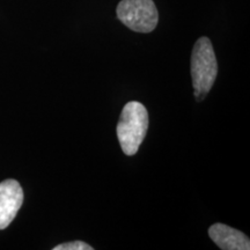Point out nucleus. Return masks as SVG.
<instances>
[{"label": "nucleus", "instance_id": "nucleus-1", "mask_svg": "<svg viewBox=\"0 0 250 250\" xmlns=\"http://www.w3.org/2000/svg\"><path fill=\"white\" fill-rule=\"evenodd\" d=\"M148 129V114L140 102L131 101L124 105L117 124V138L126 155H134L145 139Z\"/></svg>", "mask_w": 250, "mask_h": 250}, {"label": "nucleus", "instance_id": "nucleus-2", "mask_svg": "<svg viewBox=\"0 0 250 250\" xmlns=\"http://www.w3.org/2000/svg\"><path fill=\"white\" fill-rule=\"evenodd\" d=\"M218 76V62L210 39L197 40L191 55V77L197 101H202L210 92Z\"/></svg>", "mask_w": 250, "mask_h": 250}, {"label": "nucleus", "instance_id": "nucleus-3", "mask_svg": "<svg viewBox=\"0 0 250 250\" xmlns=\"http://www.w3.org/2000/svg\"><path fill=\"white\" fill-rule=\"evenodd\" d=\"M123 24L137 33H151L159 21V13L153 0H122L116 9Z\"/></svg>", "mask_w": 250, "mask_h": 250}, {"label": "nucleus", "instance_id": "nucleus-4", "mask_svg": "<svg viewBox=\"0 0 250 250\" xmlns=\"http://www.w3.org/2000/svg\"><path fill=\"white\" fill-rule=\"evenodd\" d=\"M23 203V190L15 180L0 183V229H5L17 217Z\"/></svg>", "mask_w": 250, "mask_h": 250}, {"label": "nucleus", "instance_id": "nucleus-5", "mask_svg": "<svg viewBox=\"0 0 250 250\" xmlns=\"http://www.w3.org/2000/svg\"><path fill=\"white\" fill-rule=\"evenodd\" d=\"M208 235L215 245L224 250H249L250 240L245 233L224 224H214L208 229Z\"/></svg>", "mask_w": 250, "mask_h": 250}, {"label": "nucleus", "instance_id": "nucleus-6", "mask_svg": "<svg viewBox=\"0 0 250 250\" xmlns=\"http://www.w3.org/2000/svg\"><path fill=\"white\" fill-rule=\"evenodd\" d=\"M54 250H93V247L83 241H71L54 247Z\"/></svg>", "mask_w": 250, "mask_h": 250}]
</instances>
